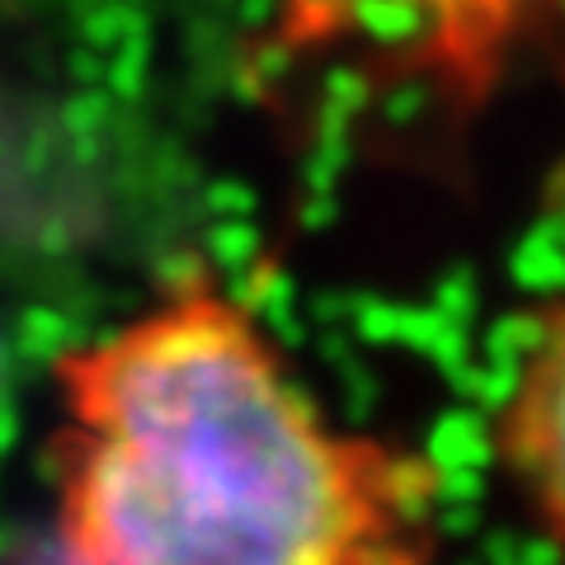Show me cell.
I'll use <instances>...</instances> for the list:
<instances>
[{"label":"cell","instance_id":"cell-1","mask_svg":"<svg viewBox=\"0 0 565 565\" xmlns=\"http://www.w3.org/2000/svg\"><path fill=\"white\" fill-rule=\"evenodd\" d=\"M57 565H438V471L334 424L207 278L52 367Z\"/></svg>","mask_w":565,"mask_h":565},{"label":"cell","instance_id":"cell-2","mask_svg":"<svg viewBox=\"0 0 565 565\" xmlns=\"http://www.w3.org/2000/svg\"><path fill=\"white\" fill-rule=\"evenodd\" d=\"M494 457L527 519L565 561V297L542 311L494 411Z\"/></svg>","mask_w":565,"mask_h":565}]
</instances>
